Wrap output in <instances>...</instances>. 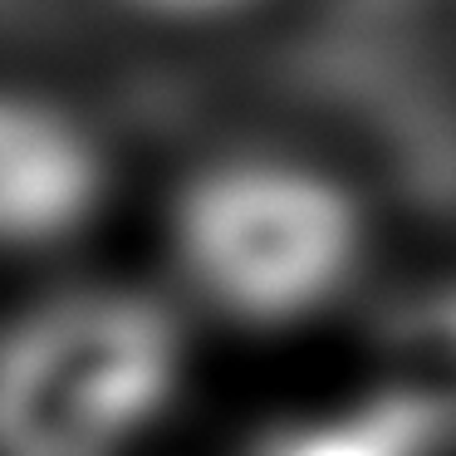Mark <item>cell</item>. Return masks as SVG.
<instances>
[{"instance_id": "277c9868", "label": "cell", "mask_w": 456, "mask_h": 456, "mask_svg": "<svg viewBox=\"0 0 456 456\" xmlns=\"http://www.w3.org/2000/svg\"><path fill=\"white\" fill-rule=\"evenodd\" d=\"M456 387L412 378L324 417L285 422L250 456H452Z\"/></svg>"}, {"instance_id": "6da1fadb", "label": "cell", "mask_w": 456, "mask_h": 456, "mask_svg": "<svg viewBox=\"0 0 456 456\" xmlns=\"http://www.w3.org/2000/svg\"><path fill=\"white\" fill-rule=\"evenodd\" d=\"M182 324L138 289L54 295L0 329V456H123L167 417Z\"/></svg>"}, {"instance_id": "5b68a950", "label": "cell", "mask_w": 456, "mask_h": 456, "mask_svg": "<svg viewBox=\"0 0 456 456\" xmlns=\"http://www.w3.org/2000/svg\"><path fill=\"white\" fill-rule=\"evenodd\" d=\"M403 338L417 344L427 358H442L452 373L442 378L446 387H456V285L427 295L422 305L407 309V324H403Z\"/></svg>"}, {"instance_id": "7a4b0ae2", "label": "cell", "mask_w": 456, "mask_h": 456, "mask_svg": "<svg viewBox=\"0 0 456 456\" xmlns=\"http://www.w3.org/2000/svg\"><path fill=\"white\" fill-rule=\"evenodd\" d=\"M182 280L231 324L289 329L363 270L368 226L334 177L280 158L216 162L172 211Z\"/></svg>"}, {"instance_id": "3957f363", "label": "cell", "mask_w": 456, "mask_h": 456, "mask_svg": "<svg viewBox=\"0 0 456 456\" xmlns=\"http://www.w3.org/2000/svg\"><path fill=\"white\" fill-rule=\"evenodd\" d=\"M109 197V162L69 113L0 94V250L79 236Z\"/></svg>"}, {"instance_id": "8992f818", "label": "cell", "mask_w": 456, "mask_h": 456, "mask_svg": "<svg viewBox=\"0 0 456 456\" xmlns=\"http://www.w3.org/2000/svg\"><path fill=\"white\" fill-rule=\"evenodd\" d=\"M142 11H158V15H182V20H201V15H226L240 11L250 0H138Z\"/></svg>"}]
</instances>
